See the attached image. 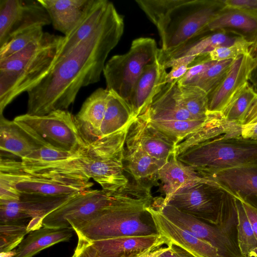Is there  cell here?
Wrapping results in <instances>:
<instances>
[{
    "label": "cell",
    "mask_w": 257,
    "mask_h": 257,
    "mask_svg": "<svg viewBox=\"0 0 257 257\" xmlns=\"http://www.w3.org/2000/svg\"><path fill=\"white\" fill-rule=\"evenodd\" d=\"M14 120L46 147L75 153L85 144L74 116L67 110H57L44 115L26 113Z\"/></svg>",
    "instance_id": "52a82bcc"
},
{
    "label": "cell",
    "mask_w": 257,
    "mask_h": 257,
    "mask_svg": "<svg viewBox=\"0 0 257 257\" xmlns=\"http://www.w3.org/2000/svg\"><path fill=\"white\" fill-rule=\"evenodd\" d=\"M201 176L213 172L257 164V140L228 134L199 143L176 157Z\"/></svg>",
    "instance_id": "5b68a950"
},
{
    "label": "cell",
    "mask_w": 257,
    "mask_h": 257,
    "mask_svg": "<svg viewBox=\"0 0 257 257\" xmlns=\"http://www.w3.org/2000/svg\"><path fill=\"white\" fill-rule=\"evenodd\" d=\"M232 61L231 59L216 61L190 85L199 87L208 94L224 77Z\"/></svg>",
    "instance_id": "f35d334b"
},
{
    "label": "cell",
    "mask_w": 257,
    "mask_h": 257,
    "mask_svg": "<svg viewBox=\"0 0 257 257\" xmlns=\"http://www.w3.org/2000/svg\"><path fill=\"white\" fill-rule=\"evenodd\" d=\"M51 24L39 0H0V47L19 32Z\"/></svg>",
    "instance_id": "4fadbf2b"
},
{
    "label": "cell",
    "mask_w": 257,
    "mask_h": 257,
    "mask_svg": "<svg viewBox=\"0 0 257 257\" xmlns=\"http://www.w3.org/2000/svg\"><path fill=\"white\" fill-rule=\"evenodd\" d=\"M167 74L166 69L157 59L145 68L128 101L136 118L146 111L155 96L167 84Z\"/></svg>",
    "instance_id": "ac0fdd59"
},
{
    "label": "cell",
    "mask_w": 257,
    "mask_h": 257,
    "mask_svg": "<svg viewBox=\"0 0 257 257\" xmlns=\"http://www.w3.org/2000/svg\"><path fill=\"white\" fill-rule=\"evenodd\" d=\"M75 153L76 152L43 147L35 150L21 161L29 163H50L66 160L73 156Z\"/></svg>",
    "instance_id": "ab89813d"
},
{
    "label": "cell",
    "mask_w": 257,
    "mask_h": 257,
    "mask_svg": "<svg viewBox=\"0 0 257 257\" xmlns=\"http://www.w3.org/2000/svg\"><path fill=\"white\" fill-rule=\"evenodd\" d=\"M237 212V245L243 257L257 248V238L242 202L235 198Z\"/></svg>",
    "instance_id": "e575fe53"
},
{
    "label": "cell",
    "mask_w": 257,
    "mask_h": 257,
    "mask_svg": "<svg viewBox=\"0 0 257 257\" xmlns=\"http://www.w3.org/2000/svg\"><path fill=\"white\" fill-rule=\"evenodd\" d=\"M257 67V56L248 54L233 60L224 77L208 95L209 112H222L249 83Z\"/></svg>",
    "instance_id": "5bb4252c"
},
{
    "label": "cell",
    "mask_w": 257,
    "mask_h": 257,
    "mask_svg": "<svg viewBox=\"0 0 257 257\" xmlns=\"http://www.w3.org/2000/svg\"><path fill=\"white\" fill-rule=\"evenodd\" d=\"M209 115L205 119L173 121L152 120L148 119L144 115L154 127L177 145L187 137L201 128L208 119Z\"/></svg>",
    "instance_id": "d6a6232c"
},
{
    "label": "cell",
    "mask_w": 257,
    "mask_h": 257,
    "mask_svg": "<svg viewBox=\"0 0 257 257\" xmlns=\"http://www.w3.org/2000/svg\"><path fill=\"white\" fill-rule=\"evenodd\" d=\"M241 126L240 136L244 139L257 140V122Z\"/></svg>",
    "instance_id": "7dc6e473"
},
{
    "label": "cell",
    "mask_w": 257,
    "mask_h": 257,
    "mask_svg": "<svg viewBox=\"0 0 257 257\" xmlns=\"http://www.w3.org/2000/svg\"><path fill=\"white\" fill-rule=\"evenodd\" d=\"M143 114L152 120L195 119L182 104L177 81L167 83L155 96Z\"/></svg>",
    "instance_id": "7402d4cb"
},
{
    "label": "cell",
    "mask_w": 257,
    "mask_h": 257,
    "mask_svg": "<svg viewBox=\"0 0 257 257\" xmlns=\"http://www.w3.org/2000/svg\"><path fill=\"white\" fill-rule=\"evenodd\" d=\"M0 253V257H14L16 254V249H14L10 251L3 252Z\"/></svg>",
    "instance_id": "f907efd6"
},
{
    "label": "cell",
    "mask_w": 257,
    "mask_h": 257,
    "mask_svg": "<svg viewBox=\"0 0 257 257\" xmlns=\"http://www.w3.org/2000/svg\"><path fill=\"white\" fill-rule=\"evenodd\" d=\"M43 27L34 26L16 34L0 47V60L5 59L39 39L43 35Z\"/></svg>",
    "instance_id": "8d00e7d4"
},
{
    "label": "cell",
    "mask_w": 257,
    "mask_h": 257,
    "mask_svg": "<svg viewBox=\"0 0 257 257\" xmlns=\"http://www.w3.org/2000/svg\"><path fill=\"white\" fill-rule=\"evenodd\" d=\"M45 146L18 123L0 114L1 153L25 159L35 150Z\"/></svg>",
    "instance_id": "d4e9b609"
},
{
    "label": "cell",
    "mask_w": 257,
    "mask_h": 257,
    "mask_svg": "<svg viewBox=\"0 0 257 257\" xmlns=\"http://www.w3.org/2000/svg\"><path fill=\"white\" fill-rule=\"evenodd\" d=\"M232 30L255 43L257 48V11L224 8L208 24L202 32Z\"/></svg>",
    "instance_id": "cb8c5ba5"
},
{
    "label": "cell",
    "mask_w": 257,
    "mask_h": 257,
    "mask_svg": "<svg viewBox=\"0 0 257 257\" xmlns=\"http://www.w3.org/2000/svg\"><path fill=\"white\" fill-rule=\"evenodd\" d=\"M109 95V91L106 88L97 89L87 98L74 116L77 127L85 143H91L100 138Z\"/></svg>",
    "instance_id": "d6986e66"
},
{
    "label": "cell",
    "mask_w": 257,
    "mask_h": 257,
    "mask_svg": "<svg viewBox=\"0 0 257 257\" xmlns=\"http://www.w3.org/2000/svg\"><path fill=\"white\" fill-rule=\"evenodd\" d=\"M255 43L243 36H241L231 45L215 48L207 55L208 58L215 61L224 60H234L246 54H252L256 50Z\"/></svg>",
    "instance_id": "74e56055"
},
{
    "label": "cell",
    "mask_w": 257,
    "mask_h": 257,
    "mask_svg": "<svg viewBox=\"0 0 257 257\" xmlns=\"http://www.w3.org/2000/svg\"><path fill=\"white\" fill-rule=\"evenodd\" d=\"M119 190L112 192L89 189L80 192L46 216L42 225L53 228H73L72 224L87 219L100 209L110 205L117 197Z\"/></svg>",
    "instance_id": "30bf717a"
},
{
    "label": "cell",
    "mask_w": 257,
    "mask_h": 257,
    "mask_svg": "<svg viewBox=\"0 0 257 257\" xmlns=\"http://www.w3.org/2000/svg\"><path fill=\"white\" fill-rule=\"evenodd\" d=\"M135 119L130 104L109 91L107 105L100 127V138L121 130Z\"/></svg>",
    "instance_id": "4dcf8cb0"
},
{
    "label": "cell",
    "mask_w": 257,
    "mask_h": 257,
    "mask_svg": "<svg viewBox=\"0 0 257 257\" xmlns=\"http://www.w3.org/2000/svg\"><path fill=\"white\" fill-rule=\"evenodd\" d=\"M109 3V1L107 0L94 1L79 24L68 35L65 36L57 61L67 55L97 28L104 18Z\"/></svg>",
    "instance_id": "f546056e"
},
{
    "label": "cell",
    "mask_w": 257,
    "mask_h": 257,
    "mask_svg": "<svg viewBox=\"0 0 257 257\" xmlns=\"http://www.w3.org/2000/svg\"><path fill=\"white\" fill-rule=\"evenodd\" d=\"M125 145L124 160L127 171L135 181L151 187L156 185L158 172L167 161L151 157L140 146L126 138Z\"/></svg>",
    "instance_id": "603a6c76"
},
{
    "label": "cell",
    "mask_w": 257,
    "mask_h": 257,
    "mask_svg": "<svg viewBox=\"0 0 257 257\" xmlns=\"http://www.w3.org/2000/svg\"><path fill=\"white\" fill-rule=\"evenodd\" d=\"M79 193L60 196L21 194L18 201L0 200V223L26 221L29 222V232L38 229L43 226L42 221L46 216Z\"/></svg>",
    "instance_id": "8fae6325"
},
{
    "label": "cell",
    "mask_w": 257,
    "mask_h": 257,
    "mask_svg": "<svg viewBox=\"0 0 257 257\" xmlns=\"http://www.w3.org/2000/svg\"><path fill=\"white\" fill-rule=\"evenodd\" d=\"M29 222L17 221L0 223V252L14 250L30 232Z\"/></svg>",
    "instance_id": "d590c367"
},
{
    "label": "cell",
    "mask_w": 257,
    "mask_h": 257,
    "mask_svg": "<svg viewBox=\"0 0 257 257\" xmlns=\"http://www.w3.org/2000/svg\"><path fill=\"white\" fill-rule=\"evenodd\" d=\"M198 57L193 56H184L173 59L167 62L164 66L166 69L171 67V71L167 73L166 83L178 82L186 73L191 64Z\"/></svg>",
    "instance_id": "60d3db41"
},
{
    "label": "cell",
    "mask_w": 257,
    "mask_h": 257,
    "mask_svg": "<svg viewBox=\"0 0 257 257\" xmlns=\"http://www.w3.org/2000/svg\"><path fill=\"white\" fill-rule=\"evenodd\" d=\"M168 249L159 257H195L182 247L169 242Z\"/></svg>",
    "instance_id": "f6af8a7d"
},
{
    "label": "cell",
    "mask_w": 257,
    "mask_h": 257,
    "mask_svg": "<svg viewBox=\"0 0 257 257\" xmlns=\"http://www.w3.org/2000/svg\"><path fill=\"white\" fill-rule=\"evenodd\" d=\"M136 182V181H135ZM151 186L128 183L121 188L116 199L87 219L71 225L78 238L93 242L124 236L158 234L156 228L142 219L154 199Z\"/></svg>",
    "instance_id": "7a4b0ae2"
},
{
    "label": "cell",
    "mask_w": 257,
    "mask_h": 257,
    "mask_svg": "<svg viewBox=\"0 0 257 257\" xmlns=\"http://www.w3.org/2000/svg\"><path fill=\"white\" fill-rule=\"evenodd\" d=\"M158 179L163 184L165 193V197L163 198L165 200L179 189L196 182L208 183L221 189L218 183L203 177L192 167L179 161L175 155L171 157L160 169Z\"/></svg>",
    "instance_id": "484cf974"
},
{
    "label": "cell",
    "mask_w": 257,
    "mask_h": 257,
    "mask_svg": "<svg viewBox=\"0 0 257 257\" xmlns=\"http://www.w3.org/2000/svg\"><path fill=\"white\" fill-rule=\"evenodd\" d=\"M216 62L210 60L208 57L207 59L198 62L192 63L185 75L177 82L178 85H187L191 84Z\"/></svg>",
    "instance_id": "b9f144b4"
},
{
    "label": "cell",
    "mask_w": 257,
    "mask_h": 257,
    "mask_svg": "<svg viewBox=\"0 0 257 257\" xmlns=\"http://www.w3.org/2000/svg\"><path fill=\"white\" fill-rule=\"evenodd\" d=\"M158 233L188 251L195 257H220L217 249L209 243L177 225L161 211L150 205L146 208Z\"/></svg>",
    "instance_id": "2e32d148"
},
{
    "label": "cell",
    "mask_w": 257,
    "mask_h": 257,
    "mask_svg": "<svg viewBox=\"0 0 257 257\" xmlns=\"http://www.w3.org/2000/svg\"><path fill=\"white\" fill-rule=\"evenodd\" d=\"M54 28L68 35L85 16L94 0H39Z\"/></svg>",
    "instance_id": "44dd1931"
},
{
    "label": "cell",
    "mask_w": 257,
    "mask_h": 257,
    "mask_svg": "<svg viewBox=\"0 0 257 257\" xmlns=\"http://www.w3.org/2000/svg\"><path fill=\"white\" fill-rule=\"evenodd\" d=\"M222 3L227 9L257 11V0H225Z\"/></svg>",
    "instance_id": "7bdbcfd3"
},
{
    "label": "cell",
    "mask_w": 257,
    "mask_h": 257,
    "mask_svg": "<svg viewBox=\"0 0 257 257\" xmlns=\"http://www.w3.org/2000/svg\"><path fill=\"white\" fill-rule=\"evenodd\" d=\"M168 249V245L150 248L132 257H159Z\"/></svg>",
    "instance_id": "c3c4849f"
},
{
    "label": "cell",
    "mask_w": 257,
    "mask_h": 257,
    "mask_svg": "<svg viewBox=\"0 0 257 257\" xmlns=\"http://www.w3.org/2000/svg\"><path fill=\"white\" fill-rule=\"evenodd\" d=\"M126 139L138 145L156 159L168 161L175 156L176 143L154 127L143 114L132 122Z\"/></svg>",
    "instance_id": "e0dca14e"
},
{
    "label": "cell",
    "mask_w": 257,
    "mask_h": 257,
    "mask_svg": "<svg viewBox=\"0 0 257 257\" xmlns=\"http://www.w3.org/2000/svg\"><path fill=\"white\" fill-rule=\"evenodd\" d=\"M71 257H99L90 242L78 239L77 245Z\"/></svg>",
    "instance_id": "ee69618b"
},
{
    "label": "cell",
    "mask_w": 257,
    "mask_h": 257,
    "mask_svg": "<svg viewBox=\"0 0 257 257\" xmlns=\"http://www.w3.org/2000/svg\"><path fill=\"white\" fill-rule=\"evenodd\" d=\"M240 200L242 203L245 212L251 225L254 234L257 238V208L251 206L241 200Z\"/></svg>",
    "instance_id": "bcb514c9"
},
{
    "label": "cell",
    "mask_w": 257,
    "mask_h": 257,
    "mask_svg": "<svg viewBox=\"0 0 257 257\" xmlns=\"http://www.w3.org/2000/svg\"><path fill=\"white\" fill-rule=\"evenodd\" d=\"M223 192L218 187L196 182L179 189L166 200L160 199L163 204L171 205L208 223L217 225Z\"/></svg>",
    "instance_id": "9c48e42d"
},
{
    "label": "cell",
    "mask_w": 257,
    "mask_h": 257,
    "mask_svg": "<svg viewBox=\"0 0 257 257\" xmlns=\"http://www.w3.org/2000/svg\"><path fill=\"white\" fill-rule=\"evenodd\" d=\"M65 36L44 32L38 40L0 60V114L14 99L37 85L53 70Z\"/></svg>",
    "instance_id": "277c9868"
},
{
    "label": "cell",
    "mask_w": 257,
    "mask_h": 257,
    "mask_svg": "<svg viewBox=\"0 0 257 257\" xmlns=\"http://www.w3.org/2000/svg\"><path fill=\"white\" fill-rule=\"evenodd\" d=\"M152 204L171 221L215 247L220 257H243L238 246L218 226L163 204L160 197L155 198Z\"/></svg>",
    "instance_id": "7c38bea8"
},
{
    "label": "cell",
    "mask_w": 257,
    "mask_h": 257,
    "mask_svg": "<svg viewBox=\"0 0 257 257\" xmlns=\"http://www.w3.org/2000/svg\"><path fill=\"white\" fill-rule=\"evenodd\" d=\"M0 182L14 187L21 194L47 196L72 195L90 189L93 185L90 181L32 174L23 169L20 161L2 157Z\"/></svg>",
    "instance_id": "ba28073f"
},
{
    "label": "cell",
    "mask_w": 257,
    "mask_h": 257,
    "mask_svg": "<svg viewBox=\"0 0 257 257\" xmlns=\"http://www.w3.org/2000/svg\"><path fill=\"white\" fill-rule=\"evenodd\" d=\"M256 98L257 91L248 83L221 113L229 122L240 125Z\"/></svg>",
    "instance_id": "836d02e7"
},
{
    "label": "cell",
    "mask_w": 257,
    "mask_h": 257,
    "mask_svg": "<svg viewBox=\"0 0 257 257\" xmlns=\"http://www.w3.org/2000/svg\"><path fill=\"white\" fill-rule=\"evenodd\" d=\"M256 69H257V67H256ZM255 85L257 87V83H256Z\"/></svg>",
    "instance_id": "f5cc1de1"
},
{
    "label": "cell",
    "mask_w": 257,
    "mask_h": 257,
    "mask_svg": "<svg viewBox=\"0 0 257 257\" xmlns=\"http://www.w3.org/2000/svg\"><path fill=\"white\" fill-rule=\"evenodd\" d=\"M241 126L229 122L221 112H209L208 119L197 131L187 137L176 147V157L188 149L221 135L228 134L240 135Z\"/></svg>",
    "instance_id": "83f0119b"
},
{
    "label": "cell",
    "mask_w": 257,
    "mask_h": 257,
    "mask_svg": "<svg viewBox=\"0 0 257 257\" xmlns=\"http://www.w3.org/2000/svg\"><path fill=\"white\" fill-rule=\"evenodd\" d=\"M178 86L183 107L195 119H206L209 112L208 94L196 86Z\"/></svg>",
    "instance_id": "1f68e13d"
},
{
    "label": "cell",
    "mask_w": 257,
    "mask_h": 257,
    "mask_svg": "<svg viewBox=\"0 0 257 257\" xmlns=\"http://www.w3.org/2000/svg\"><path fill=\"white\" fill-rule=\"evenodd\" d=\"M124 19L109 2L97 28L57 62L51 72L28 93L27 114L44 115L67 110L83 87L98 82L110 51L124 31Z\"/></svg>",
    "instance_id": "6da1fadb"
},
{
    "label": "cell",
    "mask_w": 257,
    "mask_h": 257,
    "mask_svg": "<svg viewBox=\"0 0 257 257\" xmlns=\"http://www.w3.org/2000/svg\"><path fill=\"white\" fill-rule=\"evenodd\" d=\"M99 257H132L150 248L168 245L159 233L145 236H124L89 242Z\"/></svg>",
    "instance_id": "ffe728a7"
},
{
    "label": "cell",
    "mask_w": 257,
    "mask_h": 257,
    "mask_svg": "<svg viewBox=\"0 0 257 257\" xmlns=\"http://www.w3.org/2000/svg\"><path fill=\"white\" fill-rule=\"evenodd\" d=\"M257 122V98L247 112L241 125Z\"/></svg>",
    "instance_id": "681fc988"
},
{
    "label": "cell",
    "mask_w": 257,
    "mask_h": 257,
    "mask_svg": "<svg viewBox=\"0 0 257 257\" xmlns=\"http://www.w3.org/2000/svg\"><path fill=\"white\" fill-rule=\"evenodd\" d=\"M218 31L195 39L168 53L161 54L158 50L157 60L164 66L170 60L184 56L199 57L207 55L216 48L231 45L242 36L239 34L229 35L225 30Z\"/></svg>",
    "instance_id": "4316f807"
},
{
    "label": "cell",
    "mask_w": 257,
    "mask_h": 257,
    "mask_svg": "<svg viewBox=\"0 0 257 257\" xmlns=\"http://www.w3.org/2000/svg\"><path fill=\"white\" fill-rule=\"evenodd\" d=\"M158 50L153 38L134 40L126 53L114 55L106 62L103 70L106 88L128 103L136 82L145 68L157 59Z\"/></svg>",
    "instance_id": "8992f818"
},
{
    "label": "cell",
    "mask_w": 257,
    "mask_h": 257,
    "mask_svg": "<svg viewBox=\"0 0 257 257\" xmlns=\"http://www.w3.org/2000/svg\"><path fill=\"white\" fill-rule=\"evenodd\" d=\"M246 257H257V248L251 251Z\"/></svg>",
    "instance_id": "816d5d0a"
},
{
    "label": "cell",
    "mask_w": 257,
    "mask_h": 257,
    "mask_svg": "<svg viewBox=\"0 0 257 257\" xmlns=\"http://www.w3.org/2000/svg\"><path fill=\"white\" fill-rule=\"evenodd\" d=\"M73 232V228L45 226L30 231L16 249L14 257H33L47 247L69 240Z\"/></svg>",
    "instance_id": "f1b7e54d"
},
{
    "label": "cell",
    "mask_w": 257,
    "mask_h": 257,
    "mask_svg": "<svg viewBox=\"0 0 257 257\" xmlns=\"http://www.w3.org/2000/svg\"><path fill=\"white\" fill-rule=\"evenodd\" d=\"M202 176L215 181L223 191L257 208V164L223 169Z\"/></svg>",
    "instance_id": "9a60e30c"
},
{
    "label": "cell",
    "mask_w": 257,
    "mask_h": 257,
    "mask_svg": "<svg viewBox=\"0 0 257 257\" xmlns=\"http://www.w3.org/2000/svg\"><path fill=\"white\" fill-rule=\"evenodd\" d=\"M156 26L161 54L171 52L203 37L202 32L223 7L222 1L136 0Z\"/></svg>",
    "instance_id": "3957f363"
}]
</instances>
